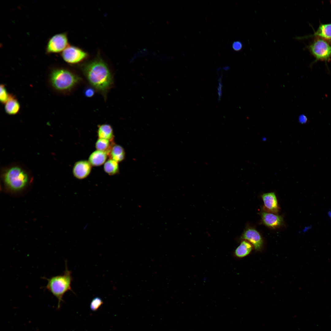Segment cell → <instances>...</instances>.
I'll list each match as a JSON object with an SVG mask.
<instances>
[{
    "instance_id": "obj_4",
    "label": "cell",
    "mask_w": 331,
    "mask_h": 331,
    "mask_svg": "<svg viewBox=\"0 0 331 331\" xmlns=\"http://www.w3.org/2000/svg\"><path fill=\"white\" fill-rule=\"evenodd\" d=\"M79 78L71 72L64 69H56L51 72L50 81L56 89L60 91L69 90L79 81Z\"/></svg>"
},
{
    "instance_id": "obj_14",
    "label": "cell",
    "mask_w": 331,
    "mask_h": 331,
    "mask_svg": "<svg viewBox=\"0 0 331 331\" xmlns=\"http://www.w3.org/2000/svg\"><path fill=\"white\" fill-rule=\"evenodd\" d=\"M108 155L110 159H113L118 162L124 159L125 152L121 146L114 144L112 147Z\"/></svg>"
},
{
    "instance_id": "obj_22",
    "label": "cell",
    "mask_w": 331,
    "mask_h": 331,
    "mask_svg": "<svg viewBox=\"0 0 331 331\" xmlns=\"http://www.w3.org/2000/svg\"><path fill=\"white\" fill-rule=\"evenodd\" d=\"M232 48L235 51H240L242 48V45L241 42L239 41H236L233 43Z\"/></svg>"
},
{
    "instance_id": "obj_20",
    "label": "cell",
    "mask_w": 331,
    "mask_h": 331,
    "mask_svg": "<svg viewBox=\"0 0 331 331\" xmlns=\"http://www.w3.org/2000/svg\"><path fill=\"white\" fill-rule=\"evenodd\" d=\"M0 88V101L3 104H5L9 100L10 95L8 93L4 85H1Z\"/></svg>"
},
{
    "instance_id": "obj_23",
    "label": "cell",
    "mask_w": 331,
    "mask_h": 331,
    "mask_svg": "<svg viewBox=\"0 0 331 331\" xmlns=\"http://www.w3.org/2000/svg\"><path fill=\"white\" fill-rule=\"evenodd\" d=\"M94 92L93 89L91 88H88L86 89L85 92V96L88 97H90L92 96L94 94Z\"/></svg>"
},
{
    "instance_id": "obj_7",
    "label": "cell",
    "mask_w": 331,
    "mask_h": 331,
    "mask_svg": "<svg viewBox=\"0 0 331 331\" xmlns=\"http://www.w3.org/2000/svg\"><path fill=\"white\" fill-rule=\"evenodd\" d=\"M61 56L67 63L74 64L85 59L88 55L82 49L73 46H68L62 52Z\"/></svg>"
},
{
    "instance_id": "obj_10",
    "label": "cell",
    "mask_w": 331,
    "mask_h": 331,
    "mask_svg": "<svg viewBox=\"0 0 331 331\" xmlns=\"http://www.w3.org/2000/svg\"><path fill=\"white\" fill-rule=\"evenodd\" d=\"M265 211L277 214L279 211L277 198L274 192L263 194L261 195Z\"/></svg>"
},
{
    "instance_id": "obj_18",
    "label": "cell",
    "mask_w": 331,
    "mask_h": 331,
    "mask_svg": "<svg viewBox=\"0 0 331 331\" xmlns=\"http://www.w3.org/2000/svg\"><path fill=\"white\" fill-rule=\"evenodd\" d=\"M114 144L113 141L104 139L98 138L96 143L95 147L97 150L104 151L108 155L112 147Z\"/></svg>"
},
{
    "instance_id": "obj_3",
    "label": "cell",
    "mask_w": 331,
    "mask_h": 331,
    "mask_svg": "<svg viewBox=\"0 0 331 331\" xmlns=\"http://www.w3.org/2000/svg\"><path fill=\"white\" fill-rule=\"evenodd\" d=\"M2 177L5 185L10 190L19 191L23 188L29 181L27 172L21 167L13 166L6 169Z\"/></svg>"
},
{
    "instance_id": "obj_11",
    "label": "cell",
    "mask_w": 331,
    "mask_h": 331,
    "mask_svg": "<svg viewBox=\"0 0 331 331\" xmlns=\"http://www.w3.org/2000/svg\"><path fill=\"white\" fill-rule=\"evenodd\" d=\"M91 168L92 165L88 161L81 160L74 164L73 169V174L77 179H83L90 174Z\"/></svg>"
},
{
    "instance_id": "obj_8",
    "label": "cell",
    "mask_w": 331,
    "mask_h": 331,
    "mask_svg": "<svg viewBox=\"0 0 331 331\" xmlns=\"http://www.w3.org/2000/svg\"><path fill=\"white\" fill-rule=\"evenodd\" d=\"M242 239L250 243L255 250L259 251L263 244L262 237L260 233L254 228L249 227L246 229L242 236Z\"/></svg>"
},
{
    "instance_id": "obj_2",
    "label": "cell",
    "mask_w": 331,
    "mask_h": 331,
    "mask_svg": "<svg viewBox=\"0 0 331 331\" xmlns=\"http://www.w3.org/2000/svg\"><path fill=\"white\" fill-rule=\"evenodd\" d=\"M65 263V269L63 274L45 278L47 280L45 287L58 299V309L60 306L61 302L63 301V297L65 294L68 291H72L71 272L68 270L66 262Z\"/></svg>"
},
{
    "instance_id": "obj_25",
    "label": "cell",
    "mask_w": 331,
    "mask_h": 331,
    "mask_svg": "<svg viewBox=\"0 0 331 331\" xmlns=\"http://www.w3.org/2000/svg\"></svg>"
},
{
    "instance_id": "obj_16",
    "label": "cell",
    "mask_w": 331,
    "mask_h": 331,
    "mask_svg": "<svg viewBox=\"0 0 331 331\" xmlns=\"http://www.w3.org/2000/svg\"><path fill=\"white\" fill-rule=\"evenodd\" d=\"M99 138L104 139L113 141L114 135L112 127L108 124H103L99 126L97 130Z\"/></svg>"
},
{
    "instance_id": "obj_19",
    "label": "cell",
    "mask_w": 331,
    "mask_h": 331,
    "mask_svg": "<svg viewBox=\"0 0 331 331\" xmlns=\"http://www.w3.org/2000/svg\"><path fill=\"white\" fill-rule=\"evenodd\" d=\"M104 169L105 172L110 175L116 174L119 171L118 162L112 159H109L105 163Z\"/></svg>"
},
{
    "instance_id": "obj_13",
    "label": "cell",
    "mask_w": 331,
    "mask_h": 331,
    "mask_svg": "<svg viewBox=\"0 0 331 331\" xmlns=\"http://www.w3.org/2000/svg\"><path fill=\"white\" fill-rule=\"evenodd\" d=\"M253 248V245L249 242L244 240L236 248L234 251L235 256L239 258L244 257L249 255Z\"/></svg>"
},
{
    "instance_id": "obj_1",
    "label": "cell",
    "mask_w": 331,
    "mask_h": 331,
    "mask_svg": "<svg viewBox=\"0 0 331 331\" xmlns=\"http://www.w3.org/2000/svg\"><path fill=\"white\" fill-rule=\"evenodd\" d=\"M82 71L90 84L101 93L105 94L112 84L110 71L105 63L97 58L84 64Z\"/></svg>"
},
{
    "instance_id": "obj_17",
    "label": "cell",
    "mask_w": 331,
    "mask_h": 331,
    "mask_svg": "<svg viewBox=\"0 0 331 331\" xmlns=\"http://www.w3.org/2000/svg\"><path fill=\"white\" fill-rule=\"evenodd\" d=\"M5 108L6 112L7 114L11 115H15L19 112L20 105L14 97L10 95L9 100L5 103Z\"/></svg>"
},
{
    "instance_id": "obj_12",
    "label": "cell",
    "mask_w": 331,
    "mask_h": 331,
    "mask_svg": "<svg viewBox=\"0 0 331 331\" xmlns=\"http://www.w3.org/2000/svg\"><path fill=\"white\" fill-rule=\"evenodd\" d=\"M107 155L106 153L97 150L91 154L88 161L92 166H100L105 162Z\"/></svg>"
},
{
    "instance_id": "obj_9",
    "label": "cell",
    "mask_w": 331,
    "mask_h": 331,
    "mask_svg": "<svg viewBox=\"0 0 331 331\" xmlns=\"http://www.w3.org/2000/svg\"><path fill=\"white\" fill-rule=\"evenodd\" d=\"M260 214L263 224L269 228H276L283 224V217L277 214L263 211Z\"/></svg>"
},
{
    "instance_id": "obj_21",
    "label": "cell",
    "mask_w": 331,
    "mask_h": 331,
    "mask_svg": "<svg viewBox=\"0 0 331 331\" xmlns=\"http://www.w3.org/2000/svg\"><path fill=\"white\" fill-rule=\"evenodd\" d=\"M103 301L100 298L96 297L93 299L90 304V308L93 311H96L103 304Z\"/></svg>"
},
{
    "instance_id": "obj_6",
    "label": "cell",
    "mask_w": 331,
    "mask_h": 331,
    "mask_svg": "<svg viewBox=\"0 0 331 331\" xmlns=\"http://www.w3.org/2000/svg\"><path fill=\"white\" fill-rule=\"evenodd\" d=\"M68 46L66 33L56 34L49 39L46 47V52L47 54L62 52Z\"/></svg>"
},
{
    "instance_id": "obj_15",
    "label": "cell",
    "mask_w": 331,
    "mask_h": 331,
    "mask_svg": "<svg viewBox=\"0 0 331 331\" xmlns=\"http://www.w3.org/2000/svg\"><path fill=\"white\" fill-rule=\"evenodd\" d=\"M311 36L327 40H331V23L321 24L316 31Z\"/></svg>"
},
{
    "instance_id": "obj_24",
    "label": "cell",
    "mask_w": 331,
    "mask_h": 331,
    "mask_svg": "<svg viewBox=\"0 0 331 331\" xmlns=\"http://www.w3.org/2000/svg\"><path fill=\"white\" fill-rule=\"evenodd\" d=\"M299 121L300 123L302 124H304L307 122V118L305 115H302L299 117Z\"/></svg>"
},
{
    "instance_id": "obj_5",
    "label": "cell",
    "mask_w": 331,
    "mask_h": 331,
    "mask_svg": "<svg viewBox=\"0 0 331 331\" xmlns=\"http://www.w3.org/2000/svg\"><path fill=\"white\" fill-rule=\"evenodd\" d=\"M329 40L317 37L309 46L317 60L326 61L331 57V43Z\"/></svg>"
}]
</instances>
